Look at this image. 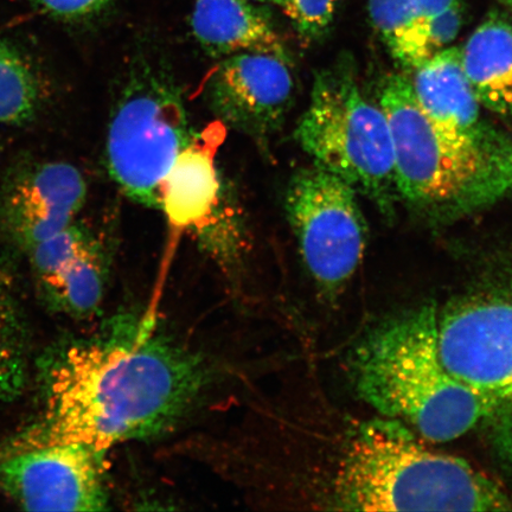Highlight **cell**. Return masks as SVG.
Masks as SVG:
<instances>
[{
	"mask_svg": "<svg viewBox=\"0 0 512 512\" xmlns=\"http://www.w3.org/2000/svg\"><path fill=\"white\" fill-rule=\"evenodd\" d=\"M294 137L315 165L349 183L381 213H394L392 133L382 107L363 94L347 62L320 70Z\"/></svg>",
	"mask_w": 512,
	"mask_h": 512,
	"instance_id": "obj_4",
	"label": "cell"
},
{
	"mask_svg": "<svg viewBox=\"0 0 512 512\" xmlns=\"http://www.w3.org/2000/svg\"><path fill=\"white\" fill-rule=\"evenodd\" d=\"M413 2L428 22L432 17L451 8L452 5L462 2V0H413Z\"/></svg>",
	"mask_w": 512,
	"mask_h": 512,
	"instance_id": "obj_24",
	"label": "cell"
},
{
	"mask_svg": "<svg viewBox=\"0 0 512 512\" xmlns=\"http://www.w3.org/2000/svg\"><path fill=\"white\" fill-rule=\"evenodd\" d=\"M463 67L480 106L512 115V22L491 12L462 49Z\"/></svg>",
	"mask_w": 512,
	"mask_h": 512,
	"instance_id": "obj_15",
	"label": "cell"
},
{
	"mask_svg": "<svg viewBox=\"0 0 512 512\" xmlns=\"http://www.w3.org/2000/svg\"><path fill=\"white\" fill-rule=\"evenodd\" d=\"M209 380L200 357L145 331L62 345L43 363L41 418L6 452L79 444L106 454L176 424Z\"/></svg>",
	"mask_w": 512,
	"mask_h": 512,
	"instance_id": "obj_1",
	"label": "cell"
},
{
	"mask_svg": "<svg viewBox=\"0 0 512 512\" xmlns=\"http://www.w3.org/2000/svg\"><path fill=\"white\" fill-rule=\"evenodd\" d=\"M191 138L170 76L147 64L134 68L108 127L106 163L113 181L133 202L160 209L165 177Z\"/></svg>",
	"mask_w": 512,
	"mask_h": 512,
	"instance_id": "obj_5",
	"label": "cell"
},
{
	"mask_svg": "<svg viewBox=\"0 0 512 512\" xmlns=\"http://www.w3.org/2000/svg\"><path fill=\"white\" fill-rule=\"evenodd\" d=\"M438 341L446 368L488 403L512 464V270L501 290L439 313Z\"/></svg>",
	"mask_w": 512,
	"mask_h": 512,
	"instance_id": "obj_7",
	"label": "cell"
},
{
	"mask_svg": "<svg viewBox=\"0 0 512 512\" xmlns=\"http://www.w3.org/2000/svg\"><path fill=\"white\" fill-rule=\"evenodd\" d=\"M285 204L312 278L325 292L341 290L354 277L367 248L368 226L357 191L313 164L293 175Z\"/></svg>",
	"mask_w": 512,
	"mask_h": 512,
	"instance_id": "obj_8",
	"label": "cell"
},
{
	"mask_svg": "<svg viewBox=\"0 0 512 512\" xmlns=\"http://www.w3.org/2000/svg\"><path fill=\"white\" fill-rule=\"evenodd\" d=\"M438 324L434 305L388 320L357 348L351 369L369 406L432 443H447L488 421L491 412L441 360Z\"/></svg>",
	"mask_w": 512,
	"mask_h": 512,
	"instance_id": "obj_2",
	"label": "cell"
},
{
	"mask_svg": "<svg viewBox=\"0 0 512 512\" xmlns=\"http://www.w3.org/2000/svg\"><path fill=\"white\" fill-rule=\"evenodd\" d=\"M256 2L271 4L274 6H278V8H280V5H281V3H283V0H256Z\"/></svg>",
	"mask_w": 512,
	"mask_h": 512,
	"instance_id": "obj_25",
	"label": "cell"
},
{
	"mask_svg": "<svg viewBox=\"0 0 512 512\" xmlns=\"http://www.w3.org/2000/svg\"><path fill=\"white\" fill-rule=\"evenodd\" d=\"M416 100L439 132L459 149L490 153L480 104L465 74L462 49L447 47L414 70Z\"/></svg>",
	"mask_w": 512,
	"mask_h": 512,
	"instance_id": "obj_12",
	"label": "cell"
},
{
	"mask_svg": "<svg viewBox=\"0 0 512 512\" xmlns=\"http://www.w3.org/2000/svg\"><path fill=\"white\" fill-rule=\"evenodd\" d=\"M508 194H512V143L490 151L488 168L463 211L482 207Z\"/></svg>",
	"mask_w": 512,
	"mask_h": 512,
	"instance_id": "obj_21",
	"label": "cell"
},
{
	"mask_svg": "<svg viewBox=\"0 0 512 512\" xmlns=\"http://www.w3.org/2000/svg\"><path fill=\"white\" fill-rule=\"evenodd\" d=\"M293 62L242 53L222 59L211 74L207 95L222 124L258 140L279 131L290 112L296 82Z\"/></svg>",
	"mask_w": 512,
	"mask_h": 512,
	"instance_id": "obj_10",
	"label": "cell"
},
{
	"mask_svg": "<svg viewBox=\"0 0 512 512\" xmlns=\"http://www.w3.org/2000/svg\"><path fill=\"white\" fill-rule=\"evenodd\" d=\"M339 509L507 511L510 497L465 460L420 444L401 422L373 421L351 440L337 472Z\"/></svg>",
	"mask_w": 512,
	"mask_h": 512,
	"instance_id": "obj_3",
	"label": "cell"
},
{
	"mask_svg": "<svg viewBox=\"0 0 512 512\" xmlns=\"http://www.w3.org/2000/svg\"><path fill=\"white\" fill-rule=\"evenodd\" d=\"M498 2L503 4L512 14V0H498Z\"/></svg>",
	"mask_w": 512,
	"mask_h": 512,
	"instance_id": "obj_26",
	"label": "cell"
},
{
	"mask_svg": "<svg viewBox=\"0 0 512 512\" xmlns=\"http://www.w3.org/2000/svg\"><path fill=\"white\" fill-rule=\"evenodd\" d=\"M87 184L68 163L50 162L17 171L0 200L6 235L25 252L74 223L86 202Z\"/></svg>",
	"mask_w": 512,
	"mask_h": 512,
	"instance_id": "obj_11",
	"label": "cell"
},
{
	"mask_svg": "<svg viewBox=\"0 0 512 512\" xmlns=\"http://www.w3.org/2000/svg\"><path fill=\"white\" fill-rule=\"evenodd\" d=\"M380 106L392 133L399 196L422 209L463 210L488 168L489 153L448 142L422 111L405 75L384 81Z\"/></svg>",
	"mask_w": 512,
	"mask_h": 512,
	"instance_id": "obj_6",
	"label": "cell"
},
{
	"mask_svg": "<svg viewBox=\"0 0 512 512\" xmlns=\"http://www.w3.org/2000/svg\"><path fill=\"white\" fill-rule=\"evenodd\" d=\"M339 0H283L280 9L306 42L323 38L334 22Z\"/></svg>",
	"mask_w": 512,
	"mask_h": 512,
	"instance_id": "obj_20",
	"label": "cell"
},
{
	"mask_svg": "<svg viewBox=\"0 0 512 512\" xmlns=\"http://www.w3.org/2000/svg\"><path fill=\"white\" fill-rule=\"evenodd\" d=\"M28 369L27 324L9 281L0 275V408L22 394Z\"/></svg>",
	"mask_w": 512,
	"mask_h": 512,
	"instance_id": "obj_18",
	"label": "cell"
},
{
	"mask_svg": "<svg viewBox=\"0 0 512 512\" xmlns=\"http://www.w3.org/2000/svg\"><path fill=\"white\" fill-rule=\"evenodd\" d=\"M104 457L79 444L6 452L0 457V494L28 511L104 510Z\"/></svg>",
	"mask_w": 512,
	"mask_h": 512,
	"instance_id": "obj_9",
	"label": "cell"
},
{
	"mask_svg": "<svg viewBox=\"0 0 512 512\" xmlns=\"http://www.w3.org/2000/svg\"><path fill=\"white\" fill-rule=\"evenodd\" d=\"M463 19V4L459 2L428 21V42L432 55L450 46L463 27Z\"/></svg>",
	"mask_w": 512,
	"mask_h": 512,
	"instance_id": "obj_23",
	"label": "cell"
},
{
	"mask_svg": "<svg viewBox=\"0 0 512 512\" xmlns=\"http://www.w3.org/2000/svg\"><path fill=\"white\" fill-rule=\"evenodd\" d=\"M41 86L29 63L0 41V124H23L38 111Z\"/></svg>",
	"mask_w": 512,
	"mask_h": 512,
	"instance_id": "obj_19",
	"label": "cell"
},
{
	"mask_svg": "<svg viewBox=\"0 0 512 512\" xmlns=\"http://www.w3.org/2000/svg\"><path fill=\"white\" fill-rule=\"evenodd\" d=\"M44 14L63 21H80L104 11L112 0H27Z\"/></svg>",
	"mask_w": 512,
	"mask_h": 512,
	"instance_id": "obj_22",
	"label": "cell"
},
{
	"mask_svg": "<svg viewBox=\"0 0 512 512\" xmlns=\"http://www.w3.org/2000/svg\"><path fill=\"white\" fill-rule=\"evenodd\" d=\"M371 22L402 67L415 70L431 59L428 22L413 0H368Z\"/></svg>",
	"mask_w": 512,
	"mask_h": 512,
	"instance_id": "obj_17",
	"label": "cell"
},
{
	"mask_svg": "<svg viewBox=\"0 0 512 512\" xmlns=\"http://www.w3.org/2000/svg\"><path fill=\"white\" fill-rule=\"evenodd\" d=\"M191 29L214 57L260 53L293 62L272 19L252 0H195Z\"/></svg>",
	"mask_w": 512,
	"mask_h": 512,
	"instance_id": "obj_14",
	"label": "cell"
},
{
	"mask_svg": "<svg viewBox=\"0 0 512 512\" xmlns=\"http://www.w3.org/2000/svg\"><path fill=\"white\" fill-rule=\"evenodd\" d=\"M224 138L221 121L204 128L192 136L165 177L160 209L178 232L202 233L215 222L222 198L215 160Z\"/></svg>",
	"mask_w": 512,
	"mask_h": 512,
	"instance_id": "obj_13",
	"label": "cell"
},
{
	"mask_svg": "<svg viewBox=\"0 0 512 512\" xmlns=\"http://www.w3.org/2000/svg\"><path fill=\"white\" fill-rule=\"evenodd\" d=\"M36 283L51 309L73 317L92 315L105 291L104 261L95 241Z\"/></svg>",
	"mask_w": 512,
	"mask_h": 512,
	"instance_id": "obj_16",
	"label": "cell"
}]
</instances>
